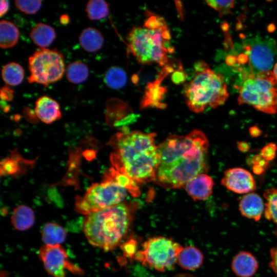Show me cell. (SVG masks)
<instances>
[{
  "instance_id": "2",
  "label": "cell",
  "mask_w": 277,
  "mask_h": 277,
  "mask_svg": "<svg viewBox=\"0 0 277 277\" xmlns=\"http://www.w3.org/2000/svg\"><path fill=\"white\" fill-rule=\"evenodd\" d=\"M155 136L137 131L117 133L111 140L112 167L136 183L155 181L159 162Z\"/></svg>"
},
{
  "instance_id": "22",
  "label": "cell",
  "mask_w": 277,
  "mask_h": 277,
  "mask_svg": "<svg viewBox=\"0 0 277 277\" xmlns=\"http://www.w3.org/2000/svg\"><path fill=\"white\" fill-rule=\"evenodd\" d=\"M19 31L12 22L2 20L0 23V47L3 49L10 48L18 42Z\"/></svg>"
},
{
  "instance_id": "28",
  "label": "cell",
  "mask_w": 277,
  "mask_h": 277,
  "mask_svg": "<svg viewBox=\"0 0 277 277\" xmlns=\"http://www.w3.org/2000/svg\"><path fill=\"white\" fill-rule=\"evenodd\" d=\"M85 11L89 19L100 20L109 15V5L104 0H91L87 3Z\"/></svg>"
},
{
  "instance_id": "12",
  "label": "cell",
  "mask_w": 277,
  "mask_h": 277,
  "mask_svg": "<svg viewBox=\"0 0 277 277\" xmlns=\"http://www.w3.org/2000/svg\"><path fill=\"white\" fill-rule=\"evenodd\" d=\"M221 184L228 190L238 194H247L256 189L255 181L252 174L240 167L226 170L224 172Z\"/></svg>"
},
{
  "instance_id": "6",
  "label": "cell",
  "mask_w": 277,
  "mask_h": 277,
  "mask_svg": "<svg viewBox=\"0 0 277 277\" xmlns=\"http://www.w3.org/2000/svg\"><path fill=\"white\" fill-rule=\"evenodd\" d=\"M239 88V105H251L256 110L273 114L277 111V80L272 71L242 72Z\"/></svg>"
},
{
  "instance_id": "25",
  "label": "cell",
  "mask_w": 277,
  "mask_h": 277,
  "mask_svg": "<svg viewBox=\"0 0 277 277\" xmlns=\"http://www.w3.org/2000/svg\"><path fill=\"white\" fill-rule=\"evenodd\" d=\"M65 70L68 81L75 84L84 82L89 76L88 66L80 61H74L69 64Z\"/></svg>"
},
{
  "instance_id": "8",
  "label": "cell",
  "mask_w": 277,
  "mask_h": 277,
  "mask_svg": "<svg viewBox=\"0 0 277 277\" xmlns=\"http://www.w3.org/2000/svg\"><path fill=\"white\" fill-rule=\"evenodd\" d=\"M29 83L46 87L60 80L65 70L64 56L56 49L39 48L28 58Z\"/></svg>"
},
{
  "instance_id": "5",
  "label": "cell",
  "mask_w": 277,
  "mask_h": 277,
  "mask_svg": "<svg viewBox=\"0 0 277 277\" xmlns=\"http://www.w3.org/2000/svg\"><path fill=\"white\" fill-rule=\"evenodd\" d=\"M195 73L184 87L183 94L187 106L199 113L207 107L213 109L223 105L229 96L224 77L201 61L195 65Z\"/></svg>"
},
{
  "instance_id": "34",
  "label": "cell",
  "mask_w": 277,
  "mask_h": 277,
  "mask_svg": "<svg viewBox=\"0 0 277 277\" xmlns=\"http://www.w3.org/2000/svg\"><path fill=\"white\" fill-rule=\"evenodd\" d=\"M270 267L277 277V245L270 250Z\"/></svg>"
},
{
  "instance_id": "26",
  "label": "cell",
  "mask_w": 277,
  "mask_h": 277,
  "mask_svg": "<svg viewBox=\"0 0 277 277\" xmlns=\"http://www.w3.org/2000/svg\"><path fill=\"white\" fill-rule=\"evenodd\" d=\"M160 81L157 80L148 86L141 103L142 107H155L162 108L165 107L164 104L161 102V96L165 90L164 88L160 87Z\"/></svg>"
},
{
  "instance_id": "24",
  "label": "cell",
  "mask_w": 277,
  "mask_h": 277,
  "mask_svg": "<svg viewBox=\"0 0 277 277\" xmlns=\"http://www.w3.org/2000/svg\"><path fill=\"white\" fill-rule=\"evenodd\" d=\"M2 77L8 86L19 85L24 77V70L18 63L10 62L5 65L2 69Z\"/></svg>"
},
{
  "instance_id": "16",
  "label": "cell",
  "mask_w": 277,
  "mask_h": 277,
  "mask_svg": "<svg viewBox=\"0 0 277 277\" xmlns=\"http://www.w3.org/2000/svg\"><path fill=\"white\" fill-rule=\"evenodd\" d=\"M259 267L255 258L247 251L238 253L232 260L231 268L239 277H250L255 274Z\"/></svg>"
},
{
  "instance_id": "9",
  "label": "cell",
  "mask_w": 277,
  "mask_h": 277,
  "mask_svg": "<svg viewBox=\"0 0 277 277\" xmlns=\"http://www.w3.org/2000/svg\"><path fill=\"white\" fill-rule=\"evenodd\" d=\"M182 248L167 238H152L144 243L142 250L137 252L135 258L145 266L164 271L174 266Z\"/></svg>"
},
{
  "instance_id": "33",
  "label": "cell",
  "mask_w": 277,
  "mask_h": 277,
  "mask_svg": "<svg viewBox=\"0 0 277 277\" xmlns=\"http://www.w3.org/2000/svg\"><path fill=\"white\" fill-rule=\"evenodd\" d=\"M13 90L8 86H4L0 90V96L2 101H11L13 98Z\"/></svg>"
},
{
  "instance_id": "31",
  "label": "cell",
  "mask_w": 277,
  "mask_h": 277,
  "mask_svg": "<svg viewBox=\"0 0 277 277\" xmlns=\"http://www.w3.org/2000/svg\"><path fill=\"white\" fill-rule=\"evenodd\" d=\"M210 7L219 13L220 16L230 14L234 6V1H206Z\"/></svg>"
},
{
  "instance_id": "18",
  "label": "cell",
  "mask_w": 277,
  "mask_h": 277,
  "mask_svg": "<svg viewBox=\"0 0 277 277\" xmlns=\"http://www.w3.org/2000/svg\"><path fill=\"white\" fill-rule=\"evenodd\" d=\"M30 37L32 42L41 48L50 46L56 38V32L51 26L37 23L31 29Z\"/></svg>"
},
{
  "instance_id": "19",
  "label": "cell",
  "mask_w": 277,
  "mask_h": 277,
  "mask_svg": "<svg viewBox=\"0 0 277 277\" xmlns=\"http://www.w3.org/2000/svg\"><path fill=\"white\" fill-rule=\"evenodd\" d=\"M203 260L201 251L194 246L183 247L177 257L180 266L187 270L197 269L202 265Z\"/></svg>"
},
{
  "instance_id": "36",
  "label": "cell",
  "mask_w": 277,
  "mask_h": 277,
  "mask_svg": "<svg viewBox=\"0 0 277 277\" xmlns=\"http://www.w3.org/2000/svg\"><path fill=\"white\" fill-rule=\"evenodd\" d=\"M4 172L7 174H12L17 170L16 165L12 160H4Z\"/></svg>"
},
{
  "instance_id": "41",
  "label": "cell",
  "mask_w": 277,
  "mask_h": 277,
  "mask_svg": "<svg viewBox=\"0 0 277 277\" xmlns=\"http://www.w3.org/2000/svg\"><path fill=\"white\" fill-rule=\"evenodd\" d=\"M175 5L178 12V15L181 19H182L184 16V13L183 12V7L180 1H175Z\"/></svg>"
},
{
  "instance_id": "39",
  "label": "cell",
  "mask_w": 277,
  "mask_h": 277,
  "mask_svg": "<svg viewBox=\"0 0 277 277\" xmlns=\"http://www.w3.org/2000/svg\"><path fill=\"white\" fill-rule=\"evenodd\" d=\"M249 132L252 137H256L261 135L262 131L258 127L254 126L249 128Z\"/></svg>"
},
{
  "instance_id": "35",
  "label": "cell",
  "mask_w": 277,
  "mask_h": 277,
  "mask_svg": "<svg viewBox=\"0 0 277 277\" xmlns=\"http://www.w3.org/2000/svg\"><path fill=\"white\" fill-rule=\"evenodd\" d=\"M185 79V74L181 67L172 75V81L176 84L183 83Z\"/></svg>"
},
{
  "instance_id": "13",
  "label": "cell",
  "mask_w": 277,
  "mask_h": 277,
  "mask_svg": "<svg viewBox=\"0 0 277 277\" xmlns=\"http://www.w3.org/2000/svg\"><path fill=\"white\" fill-rule=\"evenodd\" d=\"M214 182L211 177L202 173L189 181L184 186L189 195L194 200H205L212 194Z\"/></svg>"
},
{
  "instance_id": "29",
  "label": "cell",
  "mask_w": 277,
  "mask_h": 277,
  "mask_svg": "<svg viewBox=\"0 0 277 277\" xmlns=\"http://www.w3.org/2000/svg\"><path fill=\"white\" fill-rule=\"evenodd\" d=\"M265 203L264 215L276 225L277 229V188L266 189L264 192ZM277 234V230H276Z\"/></svg>"
},
{
  "instance_id": "20",
  "label": "cell",
  "mask_w": 277,
  "mask_h": 277,
  "mask_svg": "<svg viewBox=\"0 0 277 277\" xmlns=\"http://www.w3.org/2000/svg\"><path fill=\"white\" fill-rule=\"evenodd\" d=\"M11 223L14 228L25 231L30 228L35 222L33 211L26 205H20L14 209L11 215Z\"/></svg>"
},
{
  "instance_id": "3",
  "label": "cell",
  "mask_w": 277,
  "mask_h": 277,
  "mask_svg": "<svg viewBox=\"0 0 277 277\" xmlns=\"http://www.w3.org/2000/svg\"><path fill=\"white\" fill-rule=\"evenodd\" d=\"M135 206L121 203L86 215L83 230L89 243L105 251L114 249L128 232Z\"/></svg>"
},
{
  "instance_id": "14",
  "label": "cell",
  "mask_w": 277,
  "mask_h": 277,
  "mask_svg": "<svg viewBox=\"0 0 277 277\" xmlns=\"http://www.w3.org/2000/svg\"><path fill=\"white\" fill-rule=\"evenodd\" d=\"M34 112L38 119L46 124H51L62 117L60 106L52 98L43 95L35 102Z\"/></svg>"
},
{
  "instance_id": "17",
  "label": "cell",
  "mask_w": 277,
  "mask_h": 277,
  "mask_svg": "<svg viewBox=\"0 0 277 277\" xmlns=\"http://www.w3.org/2000/svg\"><path fill=\"white\" fill-rule=\"evenodd\" d=\"M78 41L82 48L89 52L98 51L102 48L104 43V38L101 32L93 27L85 28L81 33Z\"/></svg>"
},
{
  "instance_id": "42",
  "label": "cell",
  "mask_w": 277,
  "mask_h": 277,
  "mask_svg": "<svg viewBox=\"0 0 277 277\" xmlns=\"http://www.w3.org/2000/svg\"><path fill=\"white\" fill-rule=\"evenodd\" d=\"M60 21L62 25H67L70 22V17L67 14H63L60 18Z\"/></svg>"
},
{
  "instance_id": "1",
  "label": "cell",
  "mask_w": 277,
  "mask_h": 277,
  "mask_svg": "<svg viewBox=\"0 0 277 277\" xmlns=\"http://www.w3.org/2000/svg\"><path fill=\"white\" fill-rule=\"evenodd\" d=\"M209 142L201 131L171 135L157 146L159 162L155 181L165 189H177L208 169Z\"/></svg>"
},
{
  "instance_id": "30",
  "label": "cell",
  "mask_w": 277,
  "mask_h": 277,
  "mask_svg": "<svg viewBox=\"0 0 277 277\" xmlns=\"http://www.w3.org/2000/svg\"><path fill=\"white\" fill-rule=\"evenodd\" d=\"M15 6L22 12L26 14H34L41 8L42 2L39 0H17Z\"/></svg>"
},
{
  "instance_id": "43",
  "label": "cell",
  "mask_w": 277,
  "mask_h": 277,
  "mask_svg": "<svg viewBox=\"0 0 277 277\" xmlns=\"http://www.w3.org/2000/svg\"><path fill=\"white\" fill-rule=\"evenodd\" d=\"M273 73L276 78V80H277V62L275 64L273 68Z\"/></svg>"
},
{
  "instance_id": "15",
  "label": "cell",
  "mask_w": 277,
  "mask_h": 277,
  "mask_svg": "<svg viewBox=\"0 0 277 277\" xmlns=\"http://www.w3.org/2000/svg\"><path fill=\"white\" fill-rule=\"evenodd\" d=\"M265 204L261 197L256 193L245 194L239 203V210L245 217L258 221L264 212Z\"/></svg>"
},
{
  "instance_id": "10",
  "label": "cell",
  "mask_w": 277,
  "mask_h": 277,
  "mask_svg": "<svg viewBox=\"0 0 277 277\" xmlns=\"http://www.w3.org/2000/svg\"><path fill=\"white\" fill-rule=\"evenodd\" d=\"M245 41V54L239 59L248 62L249 71L257 73L273 69L277 62V45L274 41L258 37Z\"/></svg>"
},
{
  "instance_id": "4",
  "label": "cell",
  "mask_w": 277,
  "mask_h": 277,
  "mask_svg": "<svg viewBox=\"0 0 277 277\" xmlns=\"http://www.w3.org/2000/svg\"><path fill=\"white\" fill-rule=\"evenodd\" d=\"M150 14L143 26L134 27L129 33L128 47L140 63L166 66L168 54L174 51L170 30L162 17Z\"/></svg>"
},
{
  "instance_id": "27",
  "label": "cell",
  "mask_w": 277,
  "mask_h": 277,
  "mask_svg": "<svg viewBox=\"0 0 277 277\" xmlns=\"http://www.w3.org/2000/svg\"><path fill=\"white\" fill-rule=\"evenodd\" d=\"M127 80L126 72L121 67L112 66L109 68L104 75L105 84L113 89H120L124 87Z\"/></svg>"
},
{
  "instance_id": "38",
  "label": "cell",
  "mask_w": 277,
  "mask_h": 277,
  "mask_svg": "<svg viewBox=\"0 0 277 277\" xmlns=\"http://www.w3.org/2000/svg\"><path fill=\"white\" fill-rule=\"evenodd\" d=\"M238 149L241 152H247L250 149L249 144L245 141H241L237 143Z\"/></svg>"
},
{
  "instance_id": "21",
  "label": "cell",
  "mask_w": 277,
  "mask_h": 277,
  "mask_svg": "<svg viewBox=\"0 0 277 277\" xmlns=\"http://www.w3.org/2000/svg\"><path fill=\"white\" fill-rule=\"evenodd\" d=\"M42 240L45 245L55 246L64 242L67 237V232L60 225L54 223H46L42 232Z\"/></svg>"
},
{
  "instance_id": "37",
  "label": "cell",
  "mask_w": 277,
  "mask_h": 277,
  "mask_svg": "<svg viewBox=\"0 0 277 277\" xmlns=\"http://www.w3.org/2000/svg\"><path fill=\"white\" fill-rule=\"evenodd\" d=\"M1 11H0V16L2 17L4 16L9 9V2L5 0L1 1Z\"/></svg>"
},
{
  "instance_id": "40",
  "label": "cell",
  "mask_w": 277,
  "mask_h": 277,
  "mask_svg": "<svg viewBox=\"0 0 277 277\" xmlns=\"http://www.w3.org/2000/svg\"><path fill=\"white\" fill-rule=\"evenodd\" d=\"M252 171L256 175H260L264 172L265 168L259 165L252 166Z\"/></svg>"
},
{
  "instance_id": "23",
  "label": "cell",
  "mask_w": 277,
  "mask_h": 277,
  "mask_svg": "<svg viewBox=\"0 0 277 277\" xmlns=\"http://www.w3.org/2000/svg\"><path fill=\"white\" fill-rule=\"evenodd\" d=\"M103 179L112 180L125 188L133 196L140 195V191L136 182L127 175L111 167L105 174Z\"/></svg>"
},
{
  "instance_id": "11",
  "label": "cell",
  "mask_w": 277,
  "mask_h": 277,
  "mask_svg": "<svg viewBox=\"0 0 277 277\" xmlns=\"http://www.w3.org/2000/svg\"><path fill=\"white\" fill-rule=\"evenodd\" d=\"M38 255L47 272L53 277H65V270L75 274L83 271L70 262L65 249L61 246L44 245L38 251Z\"/></svg>"
},
{
  "instance_id": "32",
  "label": "cell",
  "mask_w": 277,
  "mask_h": 277,
  "mask_svg": "<svg viewBox=\"0 0 277 277\" xmlns=\"http://www.w3.org/2000/svg\"><path fill=\"white\" fill-rule=\"evenodd\" d=\"M277 150L276 145L273 143H270L265 145L260 151V154L267 161L273 160L276 155Z\"/></svg>"
},
{
  "instance_id": "7",
  "label": "cell",
  "mask_w": 277,
  "mask_h": 277,
  "mask_svg": "<svg viewBox=\"0 0 277 277\" xmlns=\"http://www.w3.org/2000/svg\"><path fill=\"white\" fill-rule=\"evenodd\" d=\"M128 191L115 182L103 179L93 184L83 196L75 198V210L88 215L92 212L119 204L126 199Z\"/></svg>"
}]
</instances>
